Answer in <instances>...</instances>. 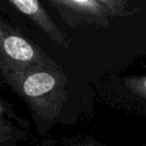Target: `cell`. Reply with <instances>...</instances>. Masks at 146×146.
<instances>
[{"label": "cell", "instance_id": "obj_1", "mask_svg": "<svg viewBox=\"0 0 146 146\" xmlns=\"http://www.w3.org/2000/svg\"><path fill=\"white\" fill-rule=\"evenodd\" d=\"M0 72L40 117L51 120L60 113L66 100L65 78L53 63L14 65L0 61Z\"/></svg>", "mask_w": 146, "mask_h": 146}, {"label": "cell", "instance_id": "obj_2", "mask_svg": "<svg viewBox=\"0 0 146 146\" xmlns=\"http://www.w3.org/2000/svg\"><path fill=\"white\" fill-rule=\"evenodd\" d=\"M0 61L14 65L53 63L40 48H37L2 21H0Z\"/></svg>", "mask_w": 146, "mask_h": 146}, {"label": "cell", "instance_id": "obj_3", "mask_svg": "<svg viewBox=\"0 0 146 146\" xmlns=\"http://www.w3.org/2000/svg\"><path fill=\"white\" fill-rule=\"evenodd\" d=\"M22 14L33 21L49 38L58 45H66L67 39L58 29L39 0H7Z\"/></svg>", "mask_w": 146, "mask_h": 146}, {"label": "cell", "instance_id": "obj_4", "mask_svg": "<svg viewBox=\"0 0 146 146\" xmlns=\"http://www.w3.org/2000/svg\"><path fill=\"white\" fill-rule=\"evenodd\" d=\"M70 10L92 17L105 18L109 12L95 0H51Z\"/></svg>", "mask_w": 146, "mask_h": 146}, {"label": "cell", "instance_id": "obj_5", "mask_svg": "<svg viewBox=\"0 0 146 146\" xmlns=\"http://www.w3.org/2000/svg\"><path fill=\"white\" fill-rule=\"evenodd\" d=\"M99 4H101L109 14L119 15L125 9L127 0H95Z\"/></svg>", "mask_w": 146, "mask_h": 146}, {"label": "cell", "instance_id": "obj_6", "mask_svg": "<svg viewBox=\"0 0 146 146\" xmlns=\"http://www.w3.org/2000/svg\"><path fill=\"white\" fill-rule=\"evenodd\" d=\"M10 136V129L7 126L4 118H3L2 107L0 105V141H6Z\"/></svg>", "mask_w": 146, "mask_h": 146}, {"label": "cell", "instance_id": "obj_7", "mask_svg": "<svg viewBox=\"0 0 146 146\" xmlns=\"http://www.w3.org/2000/svg\"><path fill=\"white\" fill-rule=\"evenodd\" d=\"M143 86H144V89H145L146 91V78L144 79V82H143Z\"/></svg>", "mask_w": 146, "mask_h": 146}]
</instances>
